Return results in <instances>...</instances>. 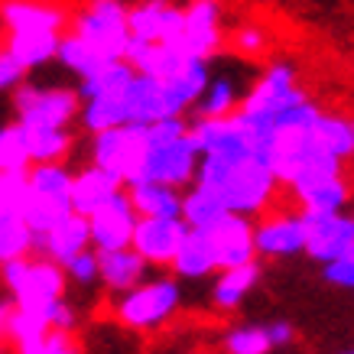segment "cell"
<instances>
[{"label":"cell","mask_w":354,"mask_h":354,"mask_svg":"<svg viewBox=\"0 0 354 354\" xmlns=\"http://www.w3.org/2000/svg\"><path fill=\"white\" fill-rule=\"evenodd\" d=\"M130 7L124 0H85V7L72 17V30L78 39H85L104 62L127 59L130 49Z\"/></svg>","instance_id":"obj_4"},{"label":"cell","mask_w":354,"mask_h":354,"mask_svg":"<svg viewBox=\"0 0 354 354\" xmlns=\"http://www.w3.org/2000/svg\"><path fill=\"white\" fill-rule=\"evenodd\" d=\"M36 254V234L23 221L20 212L0 208V267L10 260H23Z\"/></svg>","instance_id":"obj_29"},{"label":"cell","mask_w":354,"mask_h":354,"mask_svg":"<svg viewBox=\"0 0 354 354\" xmlns=\"http://www.w3.org/2000/svg\"><path fill=\"white\" fill-rule=\"evenodd\" d=\"M183 306L179 277H150L114 302V319L130 332H156Z\"/></svg>","instance_id":"obj_2"},{"label":"cell","mask_w":354,"mask_h":354,"mask_svg":"<svg viewBox=\"0 0 354 354\" xmlns=\"http://www.w3.org/2000/svg\"><path fill=\"white\" fill-rule=\"evenodd\" d=\"M65 32H7L3 46L10 49L26 72H36L43 65L59 59V46H62Z\"/></svg>","instance_id":"obj_22"},{"label":"cell","mask_w":354,"mask_h":354,"mask_svg":"<svg viewBox=\"0 0 354 354\" xmlns=\"http://www.w3.org/2000/svg\"><path fill=\"white\" fill-rule=\"evenodd\" d=\"M221 348L225 354H270L273 342H270L267 325H234L225 332Z\"/></svg>","instance_id":"obj_36"},{"label":"cell","mask_w":354,"mask_h":354,"mask_svg":"<svg viewBox=\"0 0 354 354\" xmlns=\"http://www.w3.org/2000/svg\"><path fill=\"white\" fill-rule=\"evenodd\" d=\"M198 166H202V150L192 140V127H189V133L169 140V143H153L140 183L147 179V183H162L185 192L198 179Z\"/></svg>","instance_id":"obj_7"},{"label":"cell","mask_w":354,"mask_h":354,"mask_svg":"<svg viewBox=\"0 0 354 354\" xmlns=\"http://www.w3.org/2000/svg\"><path fill=\"white\" fill-rule=\"evenodd\" d=\"M120 104H124V120H127V124H143V127H150L156 120L179 118L176 108H172L166 85H162L160 78H150V75L133 78L130 88L120 95Z\"/></svg>","instance_id":"obj_15"},{"label":"cell","mask_w":354,"mask_h":354,"mask_svg":"<svg viewBox=\"0 0 354 354\" xmlns=\"http://www.w3.org/2000/svg\"><path fill=\"white\" fill-rule=\"evenodd\" d=\"M169 0H140L137 7H130L127 26L133 43H162L166 17H169Z\"/></svg>","instance_id":"obj_31"},{"label":"cell","mask_w":354,"mask_h":354,"mask_svg":"<svg viewBox=\"0 0 354 354\" xmlns=\"http://www.w3.org/2000/svg\"><path fill=\"white\" fill-rule=\"evenodd\" d=\"M322 277L338 286V290H354V247L344 254V257L332 260V263H325L322 267Z\"/></svg>","instance_id":"obj_41"},{"label":"cell","mask_w":354,"mask_h":354,"mask_svg":"<svg viewBox=\"0 0 354 354\" xmlns=\"http://www.w3.org/2000/svg\"><path fill=\"white\" fill-rule=\"evenodd\" d=\"M315 137L322 143V150L335 160H354V118L348 114H325L315 120Z\"/></svg>","instance_id":"obj_30"},{"label":"cell","mask_w":354,"mask_h":354,"mask_svg":"<svg viewBox=\"0 0 354 354\" xmlns=\"http://www.w3.org/2000/svg\"><path fill=\"white\" fill-rule=\"evenodd\" d=\"M306 218L302 212H277L257 221V257H296L306 254Z\"/></svg>","instance_id":"obj_13"},{"label":"cell","mask_w":354,"mask_h":354,"mask_svg":"<svg viewBox=\"0 0 354 354\" xmlns=\"http://www.w3.org/2000/svg\"><path fill=\"white\" fill-rule=\"evenodd\" d=\"M169 270L179 279H205L208 273H218L215 247H212L208 234L205 231H189V237L183 241V247H179V254H176Z\"/></svg>","instance_id":"obj_26"},{"label":"cell","mask_w":354,"mask_h":354,"mask_svg":"<svg viewBox=\"0 0 354 354\" xmlns=\"http://www.w3.org/2000/svg\"><path fill=\"white\" fill-rule=\"evenodd\" d=\"M3 36H7V30H3V17H0V46H3Z\"/></svg>","instance_id":"obj_44"},{"label":"cell","mask_w":354,"mask_h":354,"mask_svg":"<svg viewBox=\"0 0 354 354\" xmlns=\"http://www.w3.org/2000/svg\"><path fill=\"white\" fill-rule=\"evenodd\" d=\"M241 101H244V95H241V88L234 85V78L212 75L202 101L195 104V118H231V114L241 111Z\"/></svg>","instance_id":"obj_33"},{"label":"cell","mask_w":354,"mask_h":354,"mask_svg":"<svg viewBox=\"0 0 354 354\" xmlns=\"http://www.w3.org/2000/svg\"><path fill=\"white\" fill-rule=\"evenodd\" d=\"M302 97H309L299 88V72L290 62H273L267 65L260 78L244 91L241 111L244 114H277V111L290 108Z\"/></svg>","instance_id":"obj_8"},{"label":"cell","mask_w":354,"mask_h":354,"mask_svg":"<svg viewBox=\"0 0 354 354\" xmlns=\"http://www.w3.org/2000/svg\"><path fill=\"white\" fill-rule=\"evenodd\" d=\"M302 215H342L351 202V183L344 176H332L292 195Z\"/></svg>","instance_id":"obj_21"},{"label":"cell","mask_w":354,"mask_h":354,"mask_svg":"<svg viewBox=\"0 0 354 354\" xmlns=\"http://www.w3.org/2000/svg\"><path fill=\"white\" fill-rule=\"evenodd\" d=\"M338 354H354V348H348V351H338Z\"/></svg>","instance_id":"obj_45"},{"label":"cell","mask_w":354,"mask_h":354,"mask_svg":"<svg viewBox=\"0 0 354 354\" xmlns=\"http://www.w3.org/2000/svg\"><path fill=\"white\" fill-rule=\"evenodd\" d=\"M85 250H91V225L85 215H68L62 225H55L53 231L36 237V254H43L62 267Z\"/></svg>","instance_id":"obj_18"},{"label":"cell","mask_w":354,"mask_h":354,"mask_svg":"<svg viewBox=\"0 0 354 354\" xmlns=\"http://www.w3.org/2000/svg\"><path fill=\"white\" fill-rule=\"evenodd\" d=\"M55 62L62 65L65 72H72L78 82L88 78V75H95L101 65H108L95 49H91V46L85 43V39H78L75 32H65L62 36V46H59V59H55Z\"/></svg>","instance_id":"obj_34"},{"label":"cell","mask_w":354,"mask_h":354,"mask_svg":"<svg viewBox=\"0 0 354 354\" xmlns=\"http://www.w3.org/2000/svg\"><path fill=\"white\" fill-rule=\"evenodd\" d=\"M26 68L20 65V59L7 49V46H0V95H7V91H17L20 85H26Z\"/></svg>","instance_id":"obj_40"},{"label":"cell","mask_w":354,"mask_h":354,"mask_svg":"<svg viewBox=\"0 0 354 354\" xmlns=\"http://www.w3.org/2000/svg\"><path fill=\"white\" fill-rule=\"evenodd\" d=\"M127 195L140 218H183V195L179 189L162 183H133L127 185Z\"/></svg>","instance_id":"obj_23"},{"label":"cell","mask_w":354,"mask_h":354,"mask_svg":"<svg viewBox=\"0 0 354 354\" xmlns=\"http://www.w3.org/2000/svg\"><path fill=\"white\" fill-rule=\"evenodd\" d=\"M32 156L26 147V133L23 124H3L0 127V172H30Z\"/></svg>","instance_id":"obj_35"},{"label":"cell","mask_w":354,"mask_h":354,"mask_svg":"<svg viewBox=\"0 0 354 354\" xmlns=\"http://www.w3.org/2000/svg\"><path fill=\"white\" fill-rule=\"evenodd\" d=\"M127 62L137 68L140 75H150V78H160V82H169V78H176L185 68V65L192 62V55L185 53L183 46H169V43H133V39H130Z\"/></svg>","instance_id":"obj_19"},{"label":"cell","mask_w":354,"mask_h":354,"mask_svg":"<svg viewBox=\"0 0 354 354\" xmlns=\"http://www.w3.org/2000/svg\"><path fill=\"white\" fill-rule=\"evenodd\" d=\"M7 32H65L68 13L53 0H0Z\"/></svg>","instance_id":"obj_16"},{"label":"cell","mask_w":354,"mask_h":354,"mask_svg":"<svg viewBox=\"0 0 354 354\" xmlns=\"http://www.w3.org/2000/svg\"><path fill=\"white\" fill-rule=\"evenodd\" d=\"M150 150H153L150 127L127 124V127H114V130H104V133H95V137H91V147H88V156H91L95 166L114 172L124 185H133V183H140V176H143V166H147Z\"/></svg>","instance_id":"obj_5"},{"label":"cell","mask_w":354,"mask_h":354,"mask_svg":"<svg viewBox=\"0 0 354 354\" xmlns=\"http://www.w3.org/2000/svg\"><path fill=\"white\" fill-rule=\"evenodd\" d=\"M306 218V254L315 263H332L354 247V215H302Z\"/></svg>","instance_id":"obj_14"},{"label":"cell","mask_w":354,"mask_h":354,"mask_svg":"<svg viewBox=\"0 0 354 354\" xmlns=\"http://www.w3.org/2000/svg\"><path fill=\"white\" fill-rule=\"evenodd\" d=\"M127 185L120 183L114 172L101 169L95 162H88L82 169H75V183H72V208L75 215L91 218L97 208H104L111 198H118Z\"/></svg>","instance_id":"obj_17"},{"label":"cell","mask_w":354,"mask_h":354,"mask_svg":"<svg viewBox=\"0 0 354 354\" xmlns=\"http://www.w3.org/2000/svg\"><path fill=\"white\" fill-rule=\"evenodd\" d=\"M10 309H13V302L0 299V338H7V319H10Z\"/></svg>","instance_id":"obj_43"},{"label":"cell","mask_w":354,"mask_h":354,"mask_svg":"<svg viewBox=\"0 0 354 354\" xmlns=\"http://www.w3.org/2000/svg\"><path fill=\"white\" fill-rule=\"evenodd\" d=\"M267 332H270L273 348H290L296 342V328L290 322H267Z\"/></svg>","instance_id":"obj_42"},{"label":"cell","mask_w":354,"mask_h":354,"mask_svg":"<svg viewBox=\"0 0 354 354\" xmlns=\"http://www.w3.org/2000/svg\"><path fill=\"white\" fill-rule=\"evenodd\" d=\"M137 75L140 72L127 62V59L108 62V65H101L95 75H88V78L78 82V97H82V104H88V101H101V97H118V95L127 91L130 82H133Z\"/></svg>","instance_id":"obj_27"},{"label":"cell","mask_w":354,"mask_h":354,"mask_svg":"<svg viewBox=\"0 0 354 354\" xmlns=\"http://www.w3.org/2000/svg\"><path fill=\"white\" fill-rule=\"evenodd\" d=\"M101 257V283L108 286L111 292H130L133 286H140L143 279H150V263L140 257L133 247H124V250H108V254H97Z\"/></svg>","instance_id":"obj_20"},{"label":"cell","mask_w":354,"mask_h":354,"mask_svg":"<svg viewBox=\"0 0 354 354\" xmlns=\"http://www.w3.org/2000/svg\"><path fill=\"white\" fill-rule=\"evenodd\" d=\"M225 215H231V212H227L225 202H221L212 189H205V185H198V183H195L192 189H185L183 221L192 227V231H208V227H215Z\"/></svg>","instance_id":"obj_28"},{"label":"cell","mask_w":354,"mask_h":354,"mask_svg":"<svg viewBox=\"0 0 354 354\" xmlns=\"http://www.w3.org/2000/svg\"><path fill=\"white\" fill-rule=\"evenodd\" d=\"M267 46H270V36L263 26H257V23H241V26L231 32V49H234L237 55H244V59L263 55Z\"/></svg>","instance_id":"obj_38"},{"label":"cell","mask_w":354,"mask_h":354,"mask_svg":"<svg viewBox=\"0 0 354 354\" xmlns=\"http://www.w3.org/2000/svg\"><path fill=\"white\" fill-rule=\"evenodd\" d=\"M88 225H91V247H95L97 254L133 247L140 215H137V208H133V202H130L127 189L118 198H111L104 208H97L95 215L88 218Z\"/></svg>","instance_id":"obj_10"},{"label":"cell","mask_w":354,"mask_h":354,"mask_svg":"<svg viewBox=\"0 0 354 354\" xmlns=\"http://www.w3.org/2000/svg\"><path fill=\"white\" fill-rule=\"evenodd\" d=\"M26 147H30L32 166L36 162H65L68 153L75 150L72 130H49V127H23Z\"/></svg>","instance_id":"obj_32"},{"label":"cell","mask_w":354,"mask_h":354,"mask_svg":"<svg viewBox=\"0 0 354 354\" xmlns=\"http://www.w3.org/2000/svg\"><path fill=\"white\" fill-rule=\"evenodd\" d=\"M0 283L10 292V302L20 309L32 306H53L65 299V286H68V273L62 263L43 257V254H30L23 260H10L0 267Z\"/></svg>","instance_id":"obj_3"},{"label":"cell","mask_w":354,"mask_h":354,"mask_svg":"<svg viewBox=\"0 0 354 354\" xmlns=\"http://www.w3.org/2000/svg\"><path fill=\"white\" fill-rule=\"evenodd\" d=\"M189 231L192 227L183 218H140L137 234H133V250L150 267H172Z\"/></svg>","instance_id":"obj_11"},{"label":"cell","mask_w":354,"mask_h":354,"mask_svg":"<svg viewBox=\"0 0 354 354\" xmlns=\"http://www.w3.org/2000/svg\"><path fill=\"white\" fill-rule=\"evenodd\" d=\"M20 215L30 225L32 234L43 237L46 231L62 225L68 215H75V208H72V198H65V195H43V192H32L26 185V198H23Z\"/></svg>","instance_id":"obj_24"},{"label":"cell","mask_w":354,"mask_h":354,"mask_svg":"<svg viewBox=\"0 0 354 354\" xmlns=\"http://www.w3.org/2000/svg\"><path fill=\"white\" fill-rule=\"evenodd\" d=\"M17 354H78V342L72 332H62V328H53L46 332L43 338L36 342H26L20 348H13Z\"/></svg>","instance_id":"obj_37"},{"label":"cell","mask_w":354,"mask_h":354,"mask_svg":"<svg viewBox=\"0 0 354 354\" xmlns=\"http://www.w3.org/2000/svg\"><path fill=\"white\" fill-rule=\"evenodd\" d=\"M205 234H208L212 247H215L218 273L257 260V225H254V218L234 215V212H231V215H225L215 227H208Z\"/></svg>","instance_id":"obj_9"},{"label":"cell","mask_w":354,"mask_h":354,"mask_svg":"<svg viewBox=\"0 0 354 354\" xmlns=\"http://www.w3.org/2000/svg\"><path fill=\"white\" fill-rule=\"evenodd\" d=\"M195 183L212 189L225 202L227 212L247 215V218L263 215L273 205L279 189L273 166L254 150V143H250L247 133L221 143L218 150L205 153Z\"/></svg>","instance_id":"obj_1"},{"label":"cell","mask_w":354,"mask_h":354,"mask_svg":"<svg viewBox=\"0 0 354 354\" xmlns=\"http://www.w3.org/2000/svg\"><path fill=\"white\" fill-rule=\"evenodd\" d=\"M225 7L221 0H192L185 7L183 49L198 59H212L225 46Z\"/></svg>","instance_id":"obj_12"},{"label":"cell","mask_w":354,"mask_h":354,"mask_svg":"<svg viewBox=\"0 0 354 354\" xmlns=\"http://www.w3.org/2000/svg\"><path fill=\"white\" fill-rule=\"evenodd\" d=\"M65 273L68 279L75 283V286H95L97 279H101V257H97V250H85V254H78L75 260H68L65 263Z\"/></svg>","instance_id":"obj_39"},{"label":"cell","mask_w":354,"mask_h":354,"mask_svg":"<svg viewBox=\"0 0 354 354\" xmlns=\"http://www.w3.org/2000/svg\"><path fill=\"white\" fill-rule=\"evenodd\" d=\"M82 118V97L78 88L59 85H20L13 91V120L23 127H49L68 130Z\"/></svg>","instance_id":"obj_6"},{"label":"cell","mask_w":354,"mask_h":354,"mask_svg":"<svg viewBox=\"0 0 354 354\" xmlns=\"http://www.w3.org/2000/svg\"><path fill=\"white\" fill-rule=\"evenodd\" d=\"M260 260L254 263H244V267H234V270H221L212 286V306L218 312H234L241 302L247 299V292L254 290L260 283Z\"/></svg>","instance_id":"obj_25"}]
</instances>
